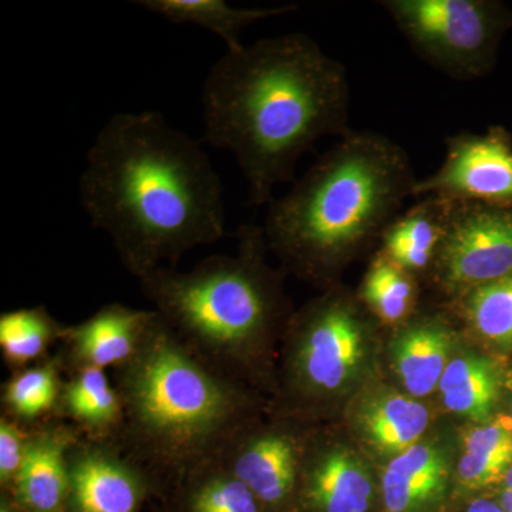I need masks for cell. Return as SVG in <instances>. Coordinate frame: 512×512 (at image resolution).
Here are the masks:
<instances>
[{"mask_svg":"<svg viewBox=\"0 0 512 512\" xmlns=\"http://www.w3.org/2000/svg\"><path fill=\"white\" fill-rule=\"evenodd\" d=\"M220 175L200 144L157 111L119 113L87 151L80 202L137 279L220 241Z\"/></svg>","mask_w":512,"mask_h":512,"instance_id":"6da1fadb","label":"cell"},{"mask_svg":"<svg viewBox=\"0 0 512 512\" xmlns=\"http://www.w3.org/2000/svg\"><path fill=\"white\" fill-rule=\"evenodd\" d=\"M204 140L235 157L256 207L322 138L349 134L346 67L305 33L227 50L202 87Z\"/></svg>","mask_w":512,"mask_h":512,"instance_id":"7a4b0ae2","label":"cell"},{"mask_svg":"<svg viewBox=\"0 0 512 512\" xmlns=\"http://www.w3.org/2000/svg\"><path fill=\"white\" fill-rule=\"evenodd\" d=\"M416 181L399 144L372 131H350L291 191L269 202L266 244L303 278L325 281L380 242L413 198Z\"/></svg>","mask_w":512,"mask_h":512,"instance_id":"3957f363","label":"cell"},{"mask_svg":"<svg viewBox=\"0 0 512 512\" xmlns=\"http://www.w3.org/2000/svg\"><path fill=\"white\" fill-rule=\"evenodd\" d=\"M124 404L117 443L154 477L178 481L214 460L254 419V397L205 362L156 312L136 355L114 369Z\"/></svg>","mask_w":512,"mask_h":512,"instance_id":"277c9868","label":"cell"},{"mask_svg":"<svg viewBox=\"0 0 512 512\" xmlns=\"http://www.w3.org/2000/svg\"><path fill=\"white\" fill-rule=\"evenodd\" d=\"M235 255L191 268L161 266L138 279L144 296L185 345L225 375L249 384L285 316L281 279L265 264L259 225L238 229Z\"/></svg>","mask_w":512,"mask_h":512,"instance_id":"5b68a950","label":"cell"},{"mask_svg":"<svg viewBox=\"0 0 512 512\" xmlns=\"http://www.w3.org/2000/svg\"><path fill=\"white\" fill-rule=\"evenodd\" d=\"M382 8L414 52L451 79L493 69L512 12L495 0H383Z\"/></svg>","mask_w":512,"mask_h":512,"instance_id":"8992f818","label":"cell"},{"mask_svg":"<svg viewBox=\"0 0 512 512\" xmlns=\"http://www.w3.org/2000/svg\"><path fill=\"white\" fill-rule=\"evenodd\" d=\"M286 390L299 403L328 400L356 375L366 348V322L356 302L330 293L289 325Z\"/></svg>","mask_w":512,"mask_h":512,"instance_id":"52a82bcc","label":"cell"},{"mask_svg":"<svg viewBox=\"0 0 512 512\" xmlns=\"http://www.w3.org/2000/svg\"><path fill=\"white\" fill-rule=\"evenodd\" d=\"M433 272L456 296L512 275V207L450 201Z\"/></svg>","mask_w":512,"mask_h":512,"instance_id":"ba28073f","label":"cell"},{"mask_svg":"<svg viewBox=\"0 0 512 512\" xmlns=\"http://www.w3.org/2000/svg\"><path fill=\"white\" fill-rule=\"evenodd\" d=\"M480 202L512 207V137L504 127L446 138V157L436 173L414 185L413 198Z\"/></svg>","mask_w":512,"mask_h":512,"instance_id":"9c48e42d","label":"cell"},{"mask_svg":"<svg viewBox=\"0 0 512 512\" xmlns=\"http://www.w3.org/2000/svg\"><path fill=\"white\" fill-rule=\"evenodd\" d=\"M305 451L293 431L259 429L251 420L232 434L214 461L247 485L262 507L281 510L299 493Z\"/></svg>","mask_w":512,"mask_h":512,"instance_id":"30bf717a","label":"cell"},{"mask_svg":"<svg viewBox=\"0 0 512 512\" xmlns=\"http://www.w3.org/2000/svg\"><path fill=\"white\" fill-rule=\"evenodd\" d=\"M156 480L117 441L82 437L69 454L66 512H138Z\"/></svg>","mask_w":512,"mask_h":512,"instance_id":"8fae6325","label":"cell"},{"mask_svg":"<svg viewBox=\"0 0 512 512\" xmlns=\"http://www.w3.org/2000/svg\"><path fill=\"white\" fill-rule=\"evenodd\" d=\"M82 437L59 416L29 427L25 458L9 493L23 512H66L69 454Z\"/></svg>","mask_w":512,"mask_h":512,"instance_id":"7c38bea8","label":"cell"},{"mask_svg":"<svg viewBox=\"0 0 512 512\" xmlns=\"http://www.w3.org/2000/svg\"><path fill=\"white\" fill-rule=\"evenodd\" d=\"M156 311L107 303L83 322L64 328L62 359L66 373L74 370L117 369L136 355Z\"/></svg>","mask_w":512,"mask_h":512,"instance_id":"4fadbf2b","label":"cell"},{"mask_svg":"<svg viewBox=\"0 0 512 512\" xmlns=\"http://www.w3.org/2000/svg\"><path fill=\"white\" fill-rule=\"evenodd\" d=\"M375 495L369 470L348 448L303 456L299 503L306 512H367Z\"/></svg>","mask_w":512,"mask_h":512,"instance_id":"5bb4252c","label":"cell"},{"mask_svg":"<svg viewBox=\"0 0 512 512\" xmlns=\"http://www.w3.org/2000/svg\"><path fill=\"white\" fill-rule=\"evenodd\" d=\"M56 416L70 421L87 439L119 441L124 426L123 399L107 370H74L64 379Z\"/></svg>","mask_w":512,"mask_h":512,"instance_id":"9a60e30c","label":"cell"},{"mask_svg":"<svg viewBox=\"0 0 512 512\" xmlns=\"http://www.w3.org/2000/svg\"><path fill=\"white\" fill-rule=\"evenodd\" d=\"M450 201L439 197L417 198L380 238V252L410 275L433 271L446 234Z\"/></svg>","mask_w":512,"mask_h":512,"instance_id":"2e32d148","label":"cell"},{"mask_svg":"<svg viewBox=\"0 0 512 512\" xmlns=\"http://www.w3.org/2000/svg\"><path fill=\"white\" fill-rule=\"evenodd\" d=\"M446 457L433 444L416 446L393 457L382 474L384 505L389 512H426L446 491Z\"/></svg>","mask_w":512,"mask_h":512,"instance_id":"e0dca14e","label":"cell"},{"mask_svg":"<svg viewBox=\"0 0 512 512\" xmlns=\"http://www.w3.org/2000/svg\"><path fill=\"white\" fill-rule=\"evenodd\" d=\"M454 335L439 319H421L397 333L392 342L394 369L407 392L429 396L440 386Z\"/></svg>","mask_w":512,"mask_h":512,"instance_id":"ac0fdd59","label":"cell"},{"mask_svg":"<svg viewBox=\"0 0 512 512\" xmlns=\"http://www.w3.org/2000/svg\"><path fill=\"white\" fill-rule=\"evenodd\" d=\"M133 5L156 13L175 25H195L220 36L227 50L241 49V33L261 20L288 15L298 6L276 8H232L224 0H137Z\"/></svg>","mask_w":512,"mask_h":512,"instance_id":"d6986e66","label":"cell"},{"mask_svg":"<svg viewBox=\"0 0 512 512\" xmlns=\"http://www.w3.org/2000/svg\"><path fill=\"white\" fill-rule=\"evenodd\" d=\"M360 430L379 453L399 456L419 443L430 423L426 407L410 397L383 394L359 414Z\"/></svg>","mask_w":512,"mask_h":512,"instance_id":"ffe728a7","label":"cell"},{"mask_svg":"<svg viewBox=\"0 0 512 512\" xmlns=\"http://www.w3.org/2000/svg\"><path fill=\"white\" fill-rule=\"evenodd\" d=\"M63 372L66 370L57 353L37 365L13 372L2 386V414L26 427L56 416Z\"/></svg>","mask_w":512,"mask_h":512,"instance_id":"44dd1931","label":"cell"},{"mask_svg":"<svg viewBox=\"0 0 512 512\" xmlns=\"http://www.w3.org/2000/svg\"><path fill=\"white\" fill-rule=\"evenodd\" d=\"M439 387L450 412L485 423L497 403L500 377L490 360L461 356L448 363Z\"/></svg>","mask_w":512,"mask_h":512,"instance_id":"7402d4cb","label":"cell"},{"mask_svg":"<svg viewBox=\"0 0 512 512\" xmlns=\"http://www.w3.org/2000/svg\"><path fill=\"white\" fill-rule=\"evenodd\" d=\"M66 325L53 318L46 306L15 309L0 315V352L13 370L26 369L50 357Z\"/></svg>","mask_w":512,"mask_h":512,"instance_id":"603a6c76","label":"cell"},{"mask_svg":"<svg viewBox=\"0 0 512 512\" xmlns=\"http://www.w3.org/2000/svg\"><path fill=\"white\" fill-rule=\"evenodd\" d=\"M185 512H264L254 493L211 460L194 468L180 480Z\"/></svg>","mask_w":512,"mask_h":512,"instance_id":"cb8c5ba5","label":"cell"},{"mask_svg":"<svg viewBox=\"0 0 512 512\" xmlns=\"http://www.w3.org/2000/svg\"><path fill=\"white\" fill-rule=\"evenodd\" d=\"M416 298L413 275L379 252L363 278L360 301L380 322L394 326L412 315Z\"/></svg>","mask_w":512,"mask_h":512,"instance_id":"d4e9b609","label":"cell"},{"mask_svg":"<svg viewBox=\"0 0 512 512\" xmlns=\"http://www.w3.org/2000/svg\"><path fill=\"white\" fill-rule=\"evenodd\" d=\"M460 298L474 332L501 348H512V275L478 286Z\"/></svg>","mask_w":512,"mask_h":512,"instance_id":"484cf974","label":"cell"},{"mask_svg":"<svg viewBox=\"0 0 512 512\" xmlns=\"http://www.w3.org/2000/svg\"><path fill=\"white\" fill-rule=\"evenodd\" d=\"M464 457L495 470H508L512 463V420L501 419L468 431Z\"/></svg>","mask_w":512,"mask_h":512,"instance_id":"4316f807","label":"cell"},{"mask_svg":"<svg viewBox=\"0 0 512 512\" xmlns=\"http://www.w3.org/2000/svg\"><path fill=\"white\" fill-rule=\"evenodd\" d=\"M29 427L2 414L0 417V485L10 493L18 477L28 443Z\"/></svg>","mask_w":512,"mask_h":512,"instance_id":"83f0119b","label":"cell"},{"mask_svg":"<svg viewBox=\"0 0 512 512\" xmlns=\"http://www.w3.org/2000/svg\"><path fill=\"white\" fill-rule=\"evenodd\" d=\"M466 512H505L503 507L500 504L494 503V501L484 500V498H480V500L473 501L470 505H468Z\"/></svg>","mask_w":512,"mask_h":512,"instance_id":"f1b7e54d","label":"cell"},{"mask_svg":"<svg viewBox=\"0 0 512 512\" xmlns=\"http://www.w3.org/2000/svg\"><path fill=\"white\" fill-rule=\"evenodd\" d=\"M0 512H23L22 508L16 503L15 498L9 493L2 495V501H0Z\"/></svg>","mask_w":512,"mask_h":512,"instance_id":"f546056e","label":"cell"},{"mask_svg":"<svg viewBox=\"0 0 512 512\" xmlns=\"http://www.w3.org/2000/svg\"><path fill=\"white\" fill-rule=\"evenodd\" d=\"M500 505L505 512H512V490H504L500 497Z\"/></svg>","mask_w":512,"mask_h":512,"instance_id":"4dcf8cb0","label":"cell"},{"mask_svg":"<svg viewBox=\"0 0 512 512\" xmlns=\"http://www.w3.org/2000/svg\"><path fill=\"white\" fill-rule=\"evenodd\" d=\"M505 490H512V464L508 467L507 473L504 476Z\"/></svg>","mask_w":512,"mask_h":512,"instance_id":"1f68e13d","label":"cell"},{"mask_svg":"<svg viewBox=\"0 0 512 512\" xmlns=\"http://www.w3.org/2000/svg\"><path fill=\"white\" fill-rule=\"evenodd\" d=\"M511 420H512V417H511Z\"/></svg>","mask_w":512,"mask_h":512,"instance_id":"d6a6232c","label":"cell"}]
</instances>
